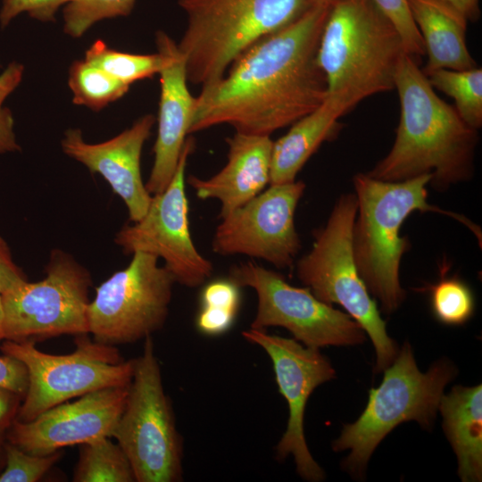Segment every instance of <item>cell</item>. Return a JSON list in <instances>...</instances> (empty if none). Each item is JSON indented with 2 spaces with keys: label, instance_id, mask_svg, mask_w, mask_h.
Wrapping results in <instances>:
<instances>
[{
  "label": "cell",
  "instance_id": "9",
  "mask_svg": "<svg viewBox=\"0 0 482 482\" xmlns=\"http://www.w3.org/2000/svg\"><path fill=\"white\" fill-rule=\"evenodd\" d=\"M87 335L77 336L76 350L63 355L41 352L33 341L2 343V353L21 361L28 370L29 385L17 420L30 421L75 397L130 384L134 359L123 361L116 346L92 342Z\"/></svg>",
  "mask_w": 482,
  "mask_h": 482
},
{
  "label": "cell",
  "instance_id": "6",
  "mask_svg": "<svg viewBox=\"0 0 482 482\" xmlns=\"http://www.w3.org/2000/svg\"><path fill=\"white\" fill-rule=\"evenodd\" d=\"M383 371L382 382L370 390L362 413L353 423L344 425L332 444L335 452L350 451L343 467L357 478H363L376 447L396 426L414 420L424 429L432 428L444 389L457 373L445 359L422 373L409 343Z\"/></svg>",
  "mask_w": 482,
  "mask_h": 482
},
{
  "label": "cell",
  "instance_id": "5",
  "mask_svg": "<svg viewBox=\"0 0 482 482\" xmlns=\"http://www.w3.org/2000/svg\"><path fill=\"white\" fill-rule=\"evenodd\" d=\"M318 0H179L187 28L177 46L187 81L202 87L221 79L262 37L291 24Z\"/></svg>",
  "mask_w": 482,
  "mask_h": 482
},
{
  "label": "cell",
  "instance_id": "22",
  "mask_svg": "<svg viewBox=\"0 0 482 482\" xmlns=\"http://www.w3.org/2000/svg\"><path fill=\"white\" fill-rule=\"evenodd\" d=\"M340 112L328 100L292 124L288 132L273 141L270 185L295 181L310 157L342 129Z\"/></svg>",
  "mask_w": 482,
  "mask_h": 482
},
{
  "label": "cell",
  "instance_id": "23",
  "mask_svg": "<svg viewBox=\"0 0 482 482\" xmlns=\"http://www.w3.org/2000/svg\"><path fill=\"white\" fill-rule=\"evenodd\" d=\"M74 470L75 482H135L130 462L111 437L104 436L80 445Z\"/></svg>",
  "mask_w": 482,
  "mask_h": 482
},
{
  "label": "cell",
  "instance_id": "20",
  "mask_svg": "<svg viewBox=\"0 0 482 482\" xmlns=\"http://www.w3.org/2000/svg\"><path fill=\"white\" fill-rule=\"evenodd\" d=\"M413 21L421 35L428 76L440 70H468L478 64L466 43L467 19L441 0H409Z\"/></svg>",
  "mask_w": 482,
  "mask_h": 482
},
{
  "label": "cell",
  "instance_id": "28",
  "mask_svg": "<svg viewBox=\"0 0 482 482\" xmlns=\"http://www.w3.org/2000/svg\"><path fill=\"white\" fill-rule=\"evenodd\" d=\"M136 0H70L63 8L64 32L79 38L96 22L129 15Z\"/></svg>",
  "mask_w": 482,
  "mask_h": 482
},
{
  "label": "cell",
  "instance_id": "29",
  "mask_svg": "<svg viewBox=\"0 0 482 482\" xmlns=\"http://www.w3.org/2000/svg\"><path fill=\"white\" fill-rule=\"evenodd\" d=\"M5 458L6 466L0 473V482H36L61 458V451L37 455L10 443L5 445Z\"/></svg>",
  "mask_w": 482,
  "mask_h": 482
},
{
  "label": "cell",
  "instance_id": "8",
  "mask_svg": "<svg viewBox=\"0 0 482 482\" xmlns=\"http://www.w3.org/2000/svg\"><path fill=\"white\" fill-rule=\"evenodd\" d=\"M112 437L126 453L137 482H178L183 478V440L175 421L152 337L134 370L123 411Z\"/></svg>",
  "mask_w": 482,
  "mask_h": 482
},
{
  "label": "cell",
  "instance_id": "1",
  "mask_svg": "<svg viewBox=\"0 0 482 482\" xmlns=\"http://www.w3.org/2000/svg\"><path fill=\"white\" fill-rule=\"evenodd\" d=\"M330 4L318 0L246 49L221 79L203 87L188 134L228 124L236 132L270 136L319 107L327 84L317 51Z\"/></svg>",
  "mask_w": 482,
  "mask_h": 482
},
{
  "label": "cell",
  "instance_id": "38",
  "mask_svg": "<svg viewBox=\"0 0 482 482\" xmlns=\"http://www.w3.org/2000/svg\"><path fill=\"white\" fill-rule=\"evenodd\" d=\"M461 12L467 21H476L479 19V0H441Z\"/></svg>",
  "mask_w": 482,
  "mask_h": 482
},
{
  "label": "cell",
  "instance_id": "12",
  "mask_svg": "<svg viewBox=\"0 0 482 482\" xmlns=\"http://www.w3.org/2000/svg\"><path fill=\"white\" fill-rule=\"evenodd\" d=\"M229 278L257 294L250 328L282 327L303 345L317 349L357 345L366 340L365 331L349 314L319 300L308 287L290 285L278 271L249 261L233 265Z\"/></svg>",
  "mask_w": 482,
  "mask_h": 482
},
{
  "label": "cell",
  "instance_id": "21",
  "mask_svg": "<svg viewBox=\"0 0 482 482\" xmlns=\"http://www.w3.org/2000/svg\"><path fill=\"white\" fill-rule=\"evenodd\" d=\"M443 429L458 461L463 482L482 478V386H453L438 405Z\"/></svg>",
  "mask_w": 482,
  "mask_h": 482
},
{
  "label": "cell",
  "instance_id": "16",
  "mask_svg": "<svg viewBox=\"0 0 482 482\" xmlns=\"http://www.w3.org/2000/svg\"><path fill=\"white\" fill-rule=\"evenodd\" d=\"M129 386L87 393L55 405L30 421L13 422L10 443L26 453L46 455L63 447L112 437L123 411Z\"/></svg>",
  "mask_w": 482,
  "mask_h": 482
},
{
  "label": "cell",
  "instance_id": "15",
  "mask_svg": "<svg viewBox=\"0 0 482 482\" xmlns=\"http://www.w3.org/2000/svg\"><path fill=\"white\" fill-rule=\"evenodd\" d=\"M242 336L266 352L272 362L278 391L288 405V422L276 446L277 459L284 460L292 455L296 472L303 479L322 481L325 472L307 446L303 418L310 395L316 387L335 378V369L320 349L305 346L295 338L253 328L243 331Z\"/></svg>",
  "mask_w": 482,
  "mask_h": 482
},
{
  "label": "cell",
  "instance_id": "40",
  "mask_svg": "<svg viewBox=\"0 0 482 482\" xmlns=\"http://www.w3.org/2000/svg\"><path fill=\"white\" fill-rule=\"evenodd\" d=\"M322 1L332 2L333 0H322Z\"/></svg>",
  "mask_w": 482,
  "mask_h": 482
},
{
  "label": "cell",
  "instance_id": "3",
  "mask_svg": "<svg viewBox=\"0 0 482 482\" xmlns=\"http://www.w3.org/2000/svg\"><path fill=\"white\" fill-rule=\"evenodd\" d=\"M405 54L397 29L373 0H333L317 51L325 99L344 116L362 100L394 90Z\"/></svg>",
  "mask_w": 482,
  "mask_h": 482
},
{
  "label": "cell",
  "instance_id": "13",
  "mask_svg": "<svg viewBox=\"0 0 482 482\" xmlns=\"http://www.w3.org/2000/svg\"><path fill=\"white\" fill-rule=\"evenodd\" d=\"M194 148L195 140L189 137L167 187L153 195L141 220L123 226L114 237L127 255L144 252L162 258L176 283L191 288L204 285L214 269L198 252L189 229L185 171Z\"/></svg>",
  "mask_w": 482,
  "mask_h": 482
},
{
  "label": "cell",
  "instance_id": "26",
  "mask_svg": "<svg viewBox=\"0 0 482 482\" xmlns=\"http://www.w3.org/2000/svg\"><path fill=\"white\" fill-rule=\"evenodd\" d=\"M68 85L72 102L94 112L122 97L129 88L114 77L86 60L74 61L68 72Z\"/></svg>",
  "mask_w": 482,
  "mask_h": 482
},
{
  "label": "cell",
  "instance_id": "18",
  "mask_svg": "<svg viewBox=\"0 0 482 482\" xmlns=\"http://www.w3.org/2000/svg\"><path fill=\"white\" fill-rule=\"evenodd\" d=\"M155 43L162 45L168 61L159 72L161 94L157 137L153 148L154 164L145 187L153 195L170 182L183 150L191 122L195 97L187 87L186 62L177 43L164 31H157Z\"/></svg>",
  "mask_w": 482,
  "mask_h": 482
},
{
  "label": "cell",
  "instance_id": "30",
  "mask_svg": "<svg viewBox=\"0 0 482 482\" xmlns=\"http://www.w3.org/2000/svg\"><path fill=\"white\" fill-rule=\"evenodd\" d=\"M400 34L407 54L417 58L425 55L421 35L411 16L409 0H373Z\"/></svg>",
  "mask_w": 482,
  "mask_h": 482
},
{
  "label": "cell",
  "instance_id": "34",
  "mask_svg": "<svg viewBox=\"0 0 482 482\" xmlns=\"http://www.w3.org/2000/svg\"><path fill=\"white\" fill-rule=\"evenodd\" d=\"M29 385L26 366L18 359L4 354L0 357V386L24 396Z\"/></svg>",
  "mask_w": 482,
  "mask_h": 482
},
{
  "label": "cell",
  "instance_id": "31",
  "mask_svg": "<svg viewBox=\"0 0 482 482\" xmlns=\"http://www.w3.org/2000/svg\"><path fill=\"white\" fill-rule=\"evenodd\" d=\"M24 66L12 62L0 74V154L21 150L13 130L14 120L12 112L4 107V102L20 85Z\"/></svg>",
  "mask_w": 482,
  "mask_h": 482
},
{
  "label": "cell",
  "instance_id": "35",
  "mask_svg": "<svg viewBox=\"0 0 482 482\" xmlns=\"http://www.w3.org/2000/svg\"><path fill=\"white\" fill-rule=\"evenodd\" d=\"M237 313L200 307L195 319L199 332L206 336H220L226 333L233 325Z\"/></svg>",
  "mask_w": 482,
  "mask_h": 482
},
{
  "label": "cell",
  "instance_id": "25",
  "mask_svg": "<svg viewBox=\"0 0 482 482\" xmlns=\"http://www.w3.org/2000/svg\"><path fill=\"white\" fill-rule=\"evenodd\" d=\"M434 89L445 93L454 101V108L470 127H482V69L436 70L428 76Z\"/></svg>",
  "mask_w": 482,
  "mask_h": 482
},
{
  "label": "cell",
  "instance_id": "10",
  "mask_svg": "<svg viewBox=\"0 0 482 482\" xmlns=\"http://www.w3.org/2000/svg\"><path fill=\"white\" fill-rule=\"evenodd\" d=\"M45 277L2 295L4 340L37 341L88 334L92 277L73 255L54 248Z\"/></svg>",
  "mask_w": 482,
  "mask_h": 482
},
{
  "label": "cell",
  "instance_id": "32",
  "mask_svg": "<svg viewBox=\"0 0 482 482\" xmlns=\"http://www.w3.org/2000/svg\"><path fill=\"white\" fill-rule=\"evenodd\" d=\"M70 0H2L0 25L5 28L17 15L27 12L40 21H54L58 9Z\"/></svg>",
  "mask_w": 482,
  "mask_h": 482
},
{
  "label": "cell",
  "instance_id": "14",
  "mask_svg": "<svg viewBox=\"0 0 482 482\" xmlns=\"http://www.w3.org/2000/svg\"><path fill=\"white\" fill-rule=\"evenodd\" d=\"M305 187L303 181L270 185L221 218L212 237L213 252L263 260L277 269L294 267L301 250L295 212Z\"/></svg>",
  "mask_w": 482,
  "mask_h": 482
},
{
  "label": "cell",
  "instance_id": "2",
  "mask_svg": "<svg viewBox=\"0 0 482 482\" xmlns=\"http://www.w3.org/2000/svg\"><path fill=\"white\" fill-rule=\"evenodd\" d=\"M395 89L400 103L395 139L367 174L390 182L432 174L429 184L440 192L471 179L478 130L436 94L416 59L407 54L398 64Z\"/></svg>",
  "mask_w": 482,
  "mask_h": 482
},
{
  "label": "cell",
  "instance_id": "36",
  "mask_svg": "<svg viewBox=\"0 0 482 482\" xmlns=\"http://www.w3.org/2000/svg\"><path fill=\"white\" fill-rule=\"evenodd\" d=\"M26 281L25 273L15 263L10 247L0 236V294H6Z\"/></svg>",
  "mask_w": 482,
  "mask_h": 482
},
{
  "label": "cell",
  "instance_id": "17",
  "mask_svg": "<svg viewBox=\"0 0 482 482\" xmlns=\"http://www.w3.org/2000/svg\"><path fill=\"white\" fill-rule=\"evenodd\" d=\"M154 122V115H144L119 135L96 144L86 142L79 129H69L61 141L67 156L106 180L125 204L131 222L144 217L153 196L142 179L141 154Z\"/></svg>",
  "mask_w": 482,
  "mask_h": 482
},
{
  "label": "cell",
  "instance_id": "4",
  "mask_svg": "<svg viewBox=\"0 0 482 482\" xmlns=\"http://www.w3.org/2000/svg\"><path fill=\"white\" fill-rule=\"evenodd\" d=\"M432 174L403 181H383L358 173L353 179L357 213L353 228V253L358 272L381 310L393 313L406 296L400 282V264L411 247L400 235L404 220L414 212L445 214L469 228L481 241V231L464 215L428 203L427 185Z\"/></svg>",
  "mask_w": 482,
  "mask_h": 482
},
{
  "label": "cell",
  "instance_id": "7",
  "mask_svg": "<svg viewBox=\"0 0 482 482\" xmlns=\"http://www.w3.org/2000/svg\"><path fill=\"white\" fill-rule=\"evenodd\" d=\"M356 213L355 195H342L325 225L313 231L312 249L297 261L295 271L315 297L328 304L340 305L362 327L375 348V371L381 372L394 362L398 350L354 262L353 228Z\"/></svg>",
  "mask_w": 482,
  "mask_h": 482
},
{
  "label": "cell",
  "instance_id": "37",
  "mask_svg": "<svg viewBox=\"0 0 482 482\" xmlns=\"http://www.w3.org/2000/svg\"><path fill=\"white\" fill-rule=\"evenodd\" d=\"M19 395L0 386V428L9 423L17 410Z\"/></svg>",
  "mask_w": 482,
  "mask_h": 482
},
{
  "label": "cell",
  "instance_id": "11",
  "mask_svg": "<svg viewBox=\"0 0 482 482\" xmlns=\"http://www.w3.org/2000/svg\"><path fill=\"white\" fill-rule=\"evenodd\" d=\"M158 261L154 254L134 253L126 268L98 286L87 308L94 341L112 346L132 344L163 327L176 281Z\"/></svg>",
  "mask_w": 482,
  "mask_h": 482
},
{
  "label": "cell",
  "instance_id": "24",
  "mask_svg": "<svg viewBox=\"0 0 482 482\" xmlns=\"http://www.w3.org/2000/svg\"><path fill=\"white\" fill-rule=\"evenodd\" d=\"M156 46V54H136L114 50L98 39L86 50L84 60L130 86L159 74L166 64L168 54L165 48L158 43Z\"/></svg>",
  "mask_w": 482,
  "mask_h": 482
},
{
  "label": "cell",
  "instance_id": "27",
  "mask_svg": "<svg viewBox=\"0 0 482 482\" xmlns=\"http://www.w3.org/2000/svg\"><path fill=\"white\" fill-rule=\"evenodd\" d=\"M431 309L443 324L458 326L473 315L475 300L470 287L457 277H443L429 287Z\"/></svg>",
  "mask_w": 482,
  "mask_h": 482
},
{
  "label": "cell",
  "instance_id": "33",
  "mask_svg": "<svg viewBox=\"0 0 482 482\" xmlns=\"http://www.w3.org/2000/svg\"><path fill=\"white\" fill-rule=\"evenodd\" d=\"M240 301V287L229 278L206 284L200 295V307L228 311L237 314Z\"/></svg>",
  "mask_w": 482,
  "mask_h": 482
},
{
  "label": "cell",
  "instance_id": "39",
  "mask_svg": "<svg viewBox=\"0 0 482 482\" xmlns=\"http://www.w3.org/2000/svg\"><path fill=\"white\" fill-rule=\"evenodd\" d=\"M4 340V307L2 301V295L0 294V342Z\"/></svg>",
  "mask_w": 482,
  "mask_h": 482
},
{
  "label": "cell",
  "instance_id": "19",
  "mask_svg": "<svg viewBox=\"0 0 482 482\" xmlns=\"http://www.w3.org/2000/svg\"><path fill=\"white\" fill-rule=\"evenodd\" d=\"M227 163L215 175L201 179L190 175L187 183L201 200L220 203V218L242 206L270 184L273 141L270 136L236 132L226 138Z\"/></svg>",
  "mask_w": 482,
  "mask_h": 482
}]
</instances>
